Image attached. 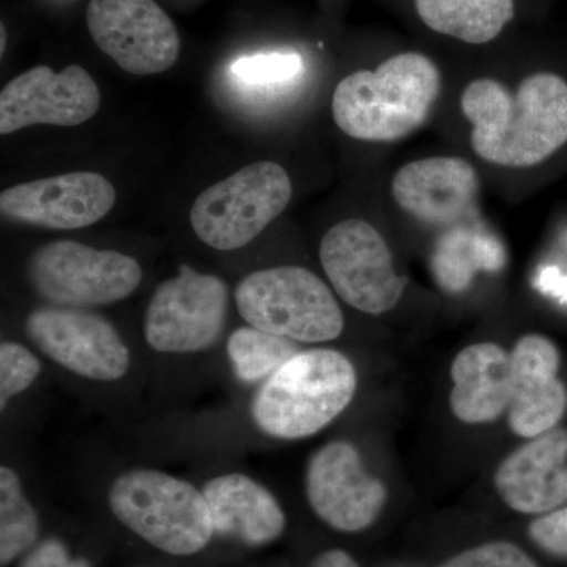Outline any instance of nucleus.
<instances>
[{"mask_svg":"<svg viewBox=\"0 0 567 567\" xmlns=\"http://www.w3.org/2000/svg\"><path fill=\"white\" fill-rule=\"evenodd\" d=\"M514 391L511 431L522 439H535L557 427L567 409L565 383L558 379L559 352L550 339L524 336L511 353Z\"/></svg>","mask_w":567,"mask_h":567,"instance_id":"16","label":"nucleus"},{"mask_svg":"<svg viewBox=\"0 0 567 567\" xmlns=\"http://www.w3.org/2000/svg\"><path fill=\"white\" fill-rule=\"evenodd\" d=\"M81 559H71L61 540L41 544L22 561L20 567H80Z\"/></svg>","mask_w":567,"mask_h":567,"instance_id":"28","label":"nucleus"},{"mask_svg":"<svg viewBox=\"0 0 567 567\" xmlns=\"http://www.w3.org/2000/svg\"><path fill=\"white\" fill-rule=\"evenodd\" d=\"M309 505L324 524L339 532L371 527L386 502V488L365 472L357 447L331 442L311 457L306 472Z\"/></svg>","mask_w":567,"mask_h":567,"instance_id":"13","label":"nucleus"},{"mask_svg":"<svg viewBox=\"0 0 567 567\" xmlns=\"http://www.w3.org/2000/svg\"><path fill=\"white\" fill-rule=\"evenodd\" d=\"M427 28L443 35L483 44L499 35L513 20L514 0H415Z\"/></svg>","mask_w":567,"mask_h":567,"instance_id":"21","label":"nucleus"},{"mask_svg":"<svg viewBox=\"0 0 567 567\" xmlns=\"http://www.w3.org/2000/svg\"><path fill=\"white\" fill-rule=\"evenodd\" d=\"M114 186L96 173H70L21 183L0 194V213L10 221L71 230L102 221L114 207Z\"/></svg>","mask_w":567,"mask_h":567,"instance_id":"14","label":"nucleus"},{"mask_svg":"<svg viewBox=\"0 0 567 567\" xmlns=\"http://www.w3.org/2000/svg\"><path fill=\"white\" fill-rule=\"evenodd\" d=\"M29 281L52 306L85 309L125 300L140 287L142 268L126 254L61 240L33 254Z\"/></svg>","mask_w":567,"mask_h":567,"instance_id":"7","label":"nucleus"},{"mask_svg":"<svg viewBox=\"0 0 567 567\" xmlns=\"http://www.w3.org/2000/svg\"><path fill=\"white\" fill-rule=\"evenodd\" d=\"M451 410L458 421L484 424L498 420L513 401L511 353L495 342L466 347L451 365Z\"/></svg>","mask_w":567,"mask_h":567,"instance_id":"18","label":"nucleus"},{"mask_svg":"<svg viewBox=\"0 0 567 567\" xmlns=\"http://www.w3.org/2000/svg\"><path fill=\"white\" fill-rule=\"evenodd\" d=\"M320 262L336 293L365 315L391 311L404 293L405 279L395 274L386 241L363 219L331 227L320 244Z\"/></svg>","mask_w":567,"mask_h":567,"instance_id":"9","label":"nucleus"},{"mask_svg":"<svg viewBox=\"0 0 567 567\" xmlns=\"http://www.w3.org/2000/svg\"><path fill=\"white\" fill-rule=\"evenodd\" d=\"M292 197V182L274 162L248 164L194 200L192 226L205 245L234 251L251 244Z\"/></svg>","mask_w":567,"mask_h":567,"instance_id":"6","label":"nucleus"},{"mask_svg":"<svg viewBox=\"0 0 567 567\" xmlns=\"http://www.w3.org/2000/svg\"><path fill=\"white\" fill-rule=\"evenodd\" d=\"M311 567H360L349 554L342 550L324 551Z\"/></svg>","mask_w":567,"mask_h":567,"instance_id":"30","label":"nucleus"},{"mask_svg":"<svg viewBox=\"0 0 567 567\" xmlns=\"http://www.w3.org/2000/svg\"><path fill=\"white\" fill-rule=\"evenodd\" d=\"M357 385V371L341 352L317 349L297 353L257 391L254 423L275 439H306L344 412Z\"/></svg>","mask_w":567,"mask_h":567,"instance_id":"3","label":"nucleus"},{"mask_svg":"<svg viewBox=\"0 0 567 567\" xmlns=\"http://www.w3.org/2000/svg\"><path fill=\"white\" fill-rule=\"evenodd\" d=\"M41 371L39 358L17 342L0 347V409H6L11 398L28 390Z\"/></svg>","mask_w":567,"mask_h":567,"instance_id":"25","label":"nucleus"},{"mask_svg":"<svg viewBox=\"0 0 567 567\" xmlns=\"http://www.w3.org/2000/svg\"><path fill=\"white\" fill-rule=\"evenodd\" d=\"M391 189L395 204L413 218L454 227L472 210L480 181L466 159L435 156L405 164L394 175Z\"/></svg>","mask_w":567,"mask_h":567,"instance_id":"15","label":"nucleus"},{"mask_svg":"<svg viewBox=\"0 0 567 567\" xmlns=\"http://www.w3.org/2000/svg\"><path fill=\"white\" fill-rule=\"evenodd\" d=\"M529 536L548 554L567 558V507L536 518L529 525Z\"/></svg>","mask_w":567,"mask_h":567,"instance_id":"27","label":"nucleus"},{"mask_svg":"<svg viewBox=\"0 0 567 567\" xmlns=\"http://www.w3.org/2000/svg\"><path fill=\"white\" fill-rule=\"evenodd\" d=\"M440 567H537L525 551L511 543H491L470 548Z\"/></svg>","mask_w":567,"mask_h":567,"instance_id":"26","label":"nucleus"},{"mask_svg":"<svg viewBox=\"0 0 567 567\" xmlns=\"http://www.w3.org/2000/svg\"><path fill=\"white\" fill-rule=\"evenodd\" d=\"M297 353V347L290 339L254 327L240 328L227 342L235 375L246 383L267 380Z\"/></svg>","mask_w":567,"mask_h":567,"instance_id":"22","label":"nucleus"},{"mask_svg":"<svg viewBox=\"0 0 567 567\" xmlns=\"http://www.w3.org/2000/svg\"><path fill=\"white\" fill-rule=\"evenodd\" d=\"M80 567H91V565H89L87 561H85V559H81V565Z\"/></svg>","mask_w":567,"mask_h":567,"instance_id":"32","label":"nucleus"},{"mask_svg":"<svg viewBox=\"0 0 567 567\" xmlns=\"http://www.w3.org/2000/svg\"><path fill=\"white\" fill-rule=\"evenodd\" d=\"M461 106L473 125V148L488 163L536 166L567 142V82L557 74H533L516 95L498 81L476 80Z\"/></svg>","mask_w":567,"mask_h":567,"instance_id":"1","label":"nucleus"},{"mask_svg":"<svg viewBox=\"0 0 567 567\" xmlns=\"http://www.w3.org/2000/svg\"><path fill=\"white\" fill-rule=\"evenodd\" d=\"M39 518L9 466L0 468V563L9 565L35 543Z\"/></svg>","mask_w":567,"mask_h":567,"instance_id":"23","label":"nucleus"},{"mask_svg":"<svg viewBox=\"0 0 567 567\" xmlns=\"http://www.w3.org/2000/svg\"><path fill=\"white\" fill-rule=\"evenodd\" d=\"M110 506L126 528L166 554H197L215 535L204 492L156 470L118 476L110 488Z\"/></svg>","mask_w":567,"mask_h":567,"instance_id":"4","label":"nucleus"},{"mask_svg":"<svg viewBox=\"0 0 567 567\" xmlns=\"http://www.w3.org/2000/svg\"><path fill=\"white\" fill-rule=\"evenodd\" d=\"M0 33H2V35H0L2 37V39H0L2 40V44H0V52L3 54V51H6V28H3V25L0 28Z\"/></svg>","mask_w":567,"mask_h":567,"instance_id":"31","label":"nucleus"},{"mask_svg":"<svg viewBox=\"0 0 567 567\" xmlns=\"http://www.w3.org/2000/svg\"><path fill=\"white\" fill-rule=\"evenodd\" d=\"M87 25L96 47L137 76L163 73L181 55V35L155 0H92Z\"/></svg>","mask_w":567,"mask_h":567,"instance_id":"10","label":"nucleus"},{"mask_svg":"<svg viewBox=\"0 0 567 567\" xmlns=\"http://www.w3.org/2000/svg\"><path fill=\"white\" fill-rule=\"evenodd\" d=\"M229 289L215 275L188 265L156 287L144 319V336L156 352L193 353L218 341L226 322Z\"/></svg>","mask_w":567,"mask_h":567,"instance_id":"8","label":"nucleus"},{"mask_svg":"<svg viewBox=\"0 0 567 567\" xmlns=\"http://www.w3.org/2000/svg\"><path fill=\"white\" fill-rule=\"evenodd\" d=\"M102 95L80 65L59 73L40 65L11 80L0 92V133L32 125L76 126L99 111Z\"/></svg>","mask_w":567,"mask_h":567,"instance_id":"12","label":"nucleus"},{"mask_svg":"<svg viewBox=\"0 0 567 567\" xmlns=\"http://www.w3.org/2000/svg\"><path fill=\"white\" fill-rule=\"evenodd\" d=\"M536 286L540 292L551 295L563 303H567V276L563 275L557 267L543 268L537 276Z\"/></svg>","mask_w":567,"mask_h":567,"instance_id":"29","label":"nucleus"},{"mask_svg":"<svg viewBox=\"0 0 567 567\" xmlns=\"http://www.w3.org/2000/svg\"><path fill=\"white\" fill-rule=\"evenodd\" d=\"M25 330L41 352L85 379L114 382L128 371L130 350L121 334L106 319L84 309H35Z\"/></svg>","mask_w":567,"mask_h":567,"instance_id":"11","label":"nucleus"},{"mask_svg":"<svg viewBox=\"0 0 567 567\" xmlns=\"http://www.w3.org/2000/svg\"><path fill=\"white\" fill-rule=\"evenodd\" d=\"M213 529L251 546H262L282 535L286 516L274 495L252 477L223 475L204 487Z\"/></svg>","mask_w":567,"mask_h":567,"instance_id":"19","label":"nucleus"},{"mask_svg":"<svg viewBox=\"0 0 567 567\" xmlns=\"http://www.w3.org/2000/svg\"><path fill=\"white\" fill-rule=\"evenodd\" d=\"M230 70L241 84L270 87L295 80L303 70V59L297 52H262L238 59Z\"/></svg>","mask_w":567,"mask_h":567,"instance_id":"24","label":"nucleus"},{"mask_svg":"<svg viewBox=\"0 0 567 567\" xmlns=\"http://www.w3.org/2000/svg\"><path fill=\"white\" fill-rule=\"evenodd\" d=\"M495 487L511 509L540 514L567 502V431L551 429L499 464Z\"/></svg>","mask_w":567,"mask_h":567,"instance_id":"17","label":"nucleus"},{"mask_svg":"<svg viewBox=\"0 0 567 567\" xmlns=\"http://www.w3.org/2000/svg\"><path fill=\"white\" fill-rule=\"evenodd\" d=\"M440 73L416 52L394 55L375 71H357L339 82L333 117L353 140L393 142L415 132L439 99Z\"/></svg>","mask_w":567,"mask_h":567,"instance_id":"2","label":"nucleus"},{"mask_svg":"<svg viewBox=\"0 0 567 567\" xmlns=\"http://www.w3.org/2000/svg\"><path fill=\"white\" fill-rule=\"evenodd\" d=\"M235 303L249 327L290 341H333L344 330V316L327 284L292 265L246 276Z\"/></svg>","mask_w":567,"mask_h":567,"instance_id":"5","label":"nucleus"},{"mask_svg":"<svg viewBox=\"0 0 567 567\" xmlns=\"http://www.w3.org/2000/svg\"><path fill=\"white\" fill-rule=\"evenodd\" d=\"M505 251L494 235L475 227L454 226L436 244L432 268L446 292H462L476 271H498Z\"/></svg>","mask_w":567,"mask_h":567,"instance_id":"20","label":"nucleus"}]
</instances>
